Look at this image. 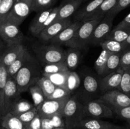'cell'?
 I'll list each match as a JSON object with an SVG mask.
<instances>
[{
	"mask_svg": "<svg viewBox=\"0 0 130 129\" xmlns=\"http://www.w3.org/2000/svg\"><path fill=\"white\" fill-rule=\"evenodd\" d=\"M102 49L111 53H121L126 49L123 42L113 40H104L100 44Z\"/></svg>",
	"mask_w": 130,
	"mask_h": 129,
	"instance_id": "30",
	"label": "cell"
},
{
	"mask_svg": "<svg viewBox=\"0 0 130 129\" xmlns=\"http://www.w3.org/2000/svg\"><path fill=\"white\" fill-rule=\"evenodd\" d=\"M34 51L43 65L64 61L66 51L58 44L36 46L34 48Z\"/></svg>",
	"mask_w": 130,
	"mask_h": 129,
	"instance_id": "4",
	"label": "cell"
},
{
	"mask_svg": "<svg viewBox=\"0 0 130 129\" xmlns=\"http://www.w3.org/2000/svg\"><path fill=\"white\" fill-rule=\"evenodd\" d=\"M130 6V0H118L116 6L112 9L107 15L116 16L119 12Z\"/></svg>",
	"mask_w": 130,
	"mask_h": 129,
	"instance_id": "41",
	"label": "cell"
},
{
	"mask_svg": "<svg viewBox=\"0 0 130 129\" xmlns=\"http://www.w3.org/2000/svg\"><path fill=\"white\" fill-rule=\"evenodd\" d=\"M99 99L111 110L130 106V96L118 89L103 93Z\"/></svg>",
	"mask_w": 130,
	"mask_h": 129,
	"instance_id": "9",
	"label": "cell"
},
{
	"mask_svg": "<svg viewBox=\"0 0 130 129\" xmlns=\"http://www.w3.org/2000/svg\"><path fill=\"white\" fill-rule=\"evenodd\" d=\"M79 48L69 47L65 52L64 61L69 71H75L81 60V51Z\"/></svg>",
	"mask_w": 130,
	"mask_h": 129,
	"instance_id": "22",
	"label": "cell"
},
{
	"mask_svg": "<svg viewBox=\"0 0 130 129\" xmlns=\"http://www.w3.org/2000/svg\"><path fill=\"white\" fill-rule=\"evenodd\" d=\"M19 27L8 22L0 24V38L7 46L23 43L25 37Z\"/></svg>",
	"mask_w": 130,
	"mask_h": 129,
	"instance_id": "8",
	"label": "cell"
},
{
	"mask_svg": "<svg viewBox=\"0 0 130 129\" xmlns=\"http://www.w3.org/2000/svg\"><path fill=\"white\" fill-rule=\"evenodd\" d=\"M32 0H14L12 8L5 22L20 26L32 11Z\"/></svg>",
	"mask_w": 130,
	"mask_h": 129,
	"instance_id": "6",
	"label": "cell"
},
{
	"mask_svg": "<svg viewBox=\"0 0 130 129\" xmlns=\"http://www.w3.org/2000/svg\"><path fill=\"white\" fill-rule=\"evenodd\" d=\"M82 2L79 0H63L62 4L58 6V14L55 22L70 18L77 11Z\"/></svg>",
	"mask_w": 130,
	"mask_h": 129,
	"instance_id": "16",
	"label": "cell"
},
{
	"mask_svg": "<svg viewBox=\"0 0 130 129\" xmlns=\"http://www.w3.org/2000/svg\"><path fill=\"white\" fill-rule=\"evenodd\" d=\"M120 67L123 70L130 67V47L126 49L121 53Z\"/></svg>",
	"mask_w": 130,
	"mask_h": 129,
	"instance_id": "43",
	"label": "cell"
},
{
	"mask_svg": "<svg viewBox=\"0 0 130 129\" xmlns=\"http://www.w3.org/2000/svg\"><path fill=\"white\" fill-rule=\"evenodd\" d=\"M79 1H83L84 0H79Z\"/></svg>",
	"mask_w": 130,
	"mask_h": 129,
	"instance_id": "56",
	"label": "cell"
},
{
	"mask_svg": "<svg viewBox=\"0 0 130 129\" xmlns=\"http://www.w3.org/2000/svg\"><path fill=\"white\" fill-rule=\"evenodd\" d=\"M118 1V0H104L97 10L87 19V20H102L116 6Z\"/></svg>",
	"mask_w": 130,
	"mask_h": 129,
	"instance_id": "24",
	"label": "cell"
},
{
	"mask_svg": "<svg viewBox=\"0 0 130 129\" xmlns=\"http://www.w3.org/2000/svg\"><path fill=\"white\" fill-rule=\"evenodd\" d=\"M114 18L115 16L114 15H107L100 20L93 32L90 44L95 46L100 45V43L105 39V37L112 29Z\"/></svg>",
	"mask_w": 130,
	"mask_h": 129,
	"instance_id": "10",
	"label": "cell"
},
{
	"mask_svg": "<svg viewBox=\"0 0 130 129\" xmlns=\"http://www.w3.org/2000/svg\"><path fill=\"white\" fill-rule=\"evenodd\" d=\"M28 90L30 92L33 100V104L36 108L39 106L46 99L41 89L36 83L32 85Z\"/></svg>",
	"mask_w": 130,
	"mask_h": 129,
	"instance_id": "33",
	"label": "cell"
},
{
	"mask_svg": "<svg viewBox=\"0 0 130 129\" xmlns=\"http://www.w3.org/2000/svg\"><path fill=\"white\" fill-rule=\"evenodd\" d=\"M110 129H127V128H123L122 127V126H118V125H114V126H113V127H112Z\"/></svg>",
	"mask_w": 130,
	"mask_h": 129,
	"instance_id": "49",
	"label": "cell"
},
{
	"mask_svg": "<svg viewBox=\"0 0 130 129\" xmlns=\"http://www.w3.org/2000/svg\"><path fill=\"white\" fill-rule=\"evenodd\" d=\"M82 24V22L80 21H76L75 22L72 23L64 30L60 32L57 36L53 38L50 42L53 44H63L66 46L73 38L74 35Z\"/></svg>",
	"mask_w": 130,
	"mask_h": 129,
	"instance_id": "17",
	"label": "cell"
},
{
	"mask_svg": "<svg viewBox=\"0 0 130 129\" xmlns=\"http://www.w3.org/2000/svg\"><path fill=\"white\" fill-rule=\"evenodd\" d=\"M72 96V94L66 87H56L55 89L48 99L60 100L63 99L70 98Z\"/></svg>",
	"mask_w": 130,
	"mask_h": 129,
	"instance_id": "39",
	"label": "cell"
},
{
	"mask_svg": "<svg viewBox=\"0 0 130 129\" xmlns=\"http://www.w3.org/2000/svg\"><path fill=\"white\" fill-rule=\"evenodd\" d=\"M41 119L39 115H37L29 123L26 125L27 129H41Z\"/></svg>",
	"mask_w": 130,
	"mask_h": 129,
	"instance_id": "45",
	"label": "cell"
},
{
	"mask_svg": "<svg viewBox=\"0 0 130 129\" xmlns=\"http://www.w3.org/2000/svg\"><path fill=\"white\" fill-rule=\"evenodd\" d=\"M1 53H2V49H1V50L0 51V57H1Z\"/></svg>",
	"mask_w": 130,
	"mask_h": 129,
	"instance_id": "53",
	"label": "cell"
},
{
	"mask_svg": "<svg viewBox=\"0 0 130 129\" xmlns=\"http://www.w3.org/2000/svg\"><path fill=\"white\" fill-rule=\"evenodd\" d=\"M130 26V13L124 17V18L119 22L115 28H124Z\"/></svg>",
	"mask_w": 130,
	"mask_h": 129,
	"instance_id": "47",
	"label": "cell"
},
{
	"mask_svg": "<svg viewBox=\"0 0 130 129\" xmlns=\"http://www.w3.org/2000/svg\"><path fill=\"white\" fill-rule=\"evenodd\" d=\"M114 114L125 120H130V106L120 108L112 109Z\"/></svg>",
	"mask_w": 130,
	"mask_h": 129,
	"instance_id": "42",
	"label": "cell"
},
{
	"mask_svg": "<svg viewBox=\"0 0 130 129\" xmlns=\"http://www.w3.org/2000/svg\"><path fill=\"white\" fill-rule=\"evenodd\" d=\"M126 121H127V123H128V126H129V127L130 128V120H126Z\"/></svg>",
	"mask_w": 130,
	"mask_h": 129,
	"instance_id": "51",
	"label": "cell"
},
{
	"mask_svg": "<svg viewBox=\"0 0 130 129\" xmlns=\"http://www.w3.org/2000/svg\"><path fill=\"white\" fill-rule=\"evenodd\" d=\"M40 71L38 63L32 57L14 76L19 91L20 93L25 92L32 85L34 84L40 78Z\"/></svg>",
	"mask_w": 130,
	"mask_h": 129,
	"instance_id": "2",
	"label": "cell"
},
{
	"mask_svg": "<svg viewBox=\"0 0 130 129\" xmlns=\"http://www.w3.org/2000/svg\"><path fill=\"white\" fill-rule=\"evenodd\" d=\"M57 0H32V11L36 13L53 8Z\"/></svg>",
	"mask_w": 130,
	"mask_h": 129,
	"instance_id": "36",
	"label": "cell"
},
{
	"mask_svg": "<svg viewBox=\"0 0 130 129\" xmlns=\"http://www.w3.org/2000/svg\"><path fill=\"white\" fill-rule=\"evenodd\" d=\"M38 115V110L36 107H34L31 110H29L23 113L20 114L19 115H17L18 118L25 124V125H27L28 123L30 122L36 116ZM16 116V115H15Z\"/></svg>",
	"mask_w": 130,
	"mask_h": 129,
	"instance_id": "40",
	"label": "cell"
},
{
	"mask_svg": "<svg viewBox=\"0 0 130 129\" xmlns=\"http://www.w3.org/2000/svg\"><path fill=\"white\" fill-rule=\"evenodd\" d=\"M13 3L14 0H3L0 3V24L6 21Z\"/></svg>",
	"mask_w": 130,
	"mask_h": 129,
	"instance_id": "38",
	"label": "cell"
},
{
	"mask_svg": "<svg viewBox=\"0 0 130 129\" xmlns=\"http://www.w3.org/2000/svg\"><path fill=\"white\" fill-rule=\"evenodd\" d=\"M1 127L5 129H27L26 125L10 112L6 113L1 118Z\"/></svg>",
	"mask_w": 130,
	"mask_h": 129,
	"instance_id": "23",
	"label": "cell"
},
{
	"mask_svg": "<svg viewBox=\"0 0 130 129\" xmlns=\"http://www.w3.org/2000/svg\"><path fill=\"white\" fill-rule=\"evenodd\" d=\"M19 92L14 77H9L6 82L4 92V112L5 115L10 112L14 102L20 98Z\"/></svg>",
	"mask_w": 130,
	"mask_h": 129,
	"instance_id": "12",
	"label": "cell"
},
{
	"mask_svg": "<svg viewBox=\"0 0 130 129\" xmlns=\"http://www.w3.org/2000/svg\"><path fill=\"white\" fill-rule=\"evenodd\" d=\"M114 124L101 119L85 118L81 120L76 128L77 129H110Z\"/></svg>",
	"mask_w": 130,
	"mask_h": 129,
	"instance_id": "18",
	"label": "cell"
},
{
	"mask_svg": "<svg viewBox=\"0 0 130 129\" xmlns=\"http://www.w3.org/2000/svg\"><path fill=\"white\" fill-rule=\"evenodd\" d=\"M104 0H91L87 5L80 9L75 14L76 21L85 22L94 13Z\"/></svg>",
	"mask_w": 130,
	"mask_h": 129,
	"instance_id": "20",
	"label": "cell"
},
{
	"mask_svg": "<svg viewBox=\"0 0 130 129\" xmlns=\"http://www.w3.org/2000/svg\"><path fill=\"white\" fill-rule=\"evenodd\" d=\"M71 24H72V22L70 18L55 22L49 26L43 29L39 34L38 37L41 41L43 42H48Z\"/></svg>",
	"mask_w": 130,
	"mask_h": 129,
	"instance_id": "14",
	"label": "cell"
},
{
	"mask_svg": "<svg viewBox=\"0 0 130 129\" xmlns=\"http://www.w3.org/2000/svg\"><path fill=\"white\" fill-rule=\"evenodd\" d=\"M53 8V7L37 13L36 16L34 18L29 27V30L32 35L36 37L39 35L41 32L43 30L44 23Z\"/></svg>",
	"mask_w": 130,
	"mask_h": 129,
	"instance_id": "19",
	"label": "cell"
},
{
	"mask_svg": "<svg viewBox=\"0 0 130 129\" xmlns=\"http://www.w3.org/2000/svg\"><path fill=\"white\" fill-rule=\"evenodd\" d=\"M63 129H66V128H63Z\"/></svg>",
	"mask_w": 130,
	"mask_h": 129,
	"instance_id": "57",
	"label": "cell"
},
{
	"mask_svg": "<svg viewBox=\"0 0 130 129\" xmlns=\"http://www.w3.org/2000/svg\"><path fill=\"white\" fill-rule=\"evenodd\" d=\"M3 1V0H0V3H1V1Z\"/></svg>",
	"mask_w": 130,
	"mask_h": 129,
	"instance_id": "55",
	"label": "cell"
},
{
	"mask_svg": "<svg viewBox=\"0 0 130 129\" xmlns=\"http://www.w3.org/2000/svg\"><path fill=\"white\" fill-rule=\"evenodd\" d=\"M64 127H62V128H53V129H63Z\"/></svg>",
	"mask_w": 130,
	"mask_h": 129,
	"instance_id": "52",
	"label": "cell"
},
{
	"mask_svg": "<svg viewBox=\"0 0 130 129\" xmlns=\"http://www.w3.org/2000/svg\"><path fill=\"white\" fill-rule=\"evenodd\" d=\"M2 48H3V43H2V42H1V38H0V51L2 49Z\"/></svg>",
	"mask_w": 130,
	"mask_h": 129,
	"instance_id": "50",
	"label": "cell"
},
{
	"mask_svg": "<svg viewBox=\"0 0 130 129\" xmlns=\"http://www.w3.org/2000/svg\"><path fill=\"white\" fill-rule=\"evenodd\" d=\"M52 121L48 118H42L41 119V129H53Z\"/></svg>",
	"mask_w": 130,
	"mask_h": 129,
	"instance_id": "46",
	"label": "cell"
},
{
	"mask_svg": "<svg viewBox=\"0 0 130 129\" xmlns=\"http://www.w3.org/2000/svg\"><path fill=\"white\" fill-rule=\"evenodd\" d=\"M31 54L26 48L24 49L19 56L6 68L8 76L9 77H13L15 75L18 71L32 58Z\"/></svg>",
	"mask_w": 130,
	"mask_h": 129,
	"instance_id": "21",
	"label": "cell"
},
{
	"mask_svg": "<svg viewBox=\"0 0 130 129\" xmlns=\"http://www.w3.org/2000/svg\"><path fill=\"white\" fill-rule=\"evenodd\" d=\"M62 115L66 129L76 128L79 123L85 118L83 104L79 101L75 94L67 101Z\"/></svg>",
	"mask_w": 130,
	"mask_h": 129,
	"instance_id": "3",
	"label": "cell"
},
{
	"mask_svg": "<svg viewBox=\"0 0 130 129\" xmlns=\"http://www.w3.org/2000/svg\"><path fill=\"white\" fill-rule=\"evenodd\" d=\"M67 71L69 70L65 61H59L43 65V70H42V75L43 76H44L46 75L60 73V72H67Z\"/></svg>",
	"mask_w": 130,
	"mask_h": 129,
	"instance_id": "29",
	"label": "cell"
},
{
	"mask_svg": "<svg viewBox=\"0 0 130 129\" xmlns=\"http://www.w3.org/2000/svg\"><path fill=\"white\" fill-rule=\"evenodd\" d=\"M110 53H109L107 51L103 49L94 63V67H95L96 74L100 78L104 77L105 69H106L107 61L108 57Z\"/></svg>",
	"mask_w": 130,
	"mask_h": 129,
	"instance_id": "28",
	"label": "cell"
},
{
	"mask_svg": "<svg viewBox=\"0 0 130 129\" xmlns=\"http://www.w3.org/2000/svg\"><path fill=\"white\" fill-rule=\"evenodd\" d=\"M54 128H65V122L62 113L57 114L50 118Z\"/></svg>",
	"mask_w": 130,
	"mask_h": 129,
	"instance_id": "44",
	"label": "cell"
},
{
	"mask_svg": "<svg viewBox=\"0 0 130 129\" xmlns=\"http://www.w3.org/2000/svg\"><path fill=\"white\" fill-rule=\"evenodd\" d=\"M69 71L60 73H53V74L46 75V76L50 79V80L56 86V87H66V81Z\"/></svg>",
	"mask_w": 130,
	"mask_h": 129,
	"instance_id": "35",
	"label": "cell"
},
{
	"mask_svg": "<svg viewBox=\"0 0 130 129\" xmlns=\"http://www.w3.org/2000/svg\"><path fill=\"white\" fill-rule=\"evenodd\" d=\"M69 98L60 100L46 99L39 106L36 108L38 115L41 118H50L53 115L62 113L66 102Z\"/></svg>",
	"mask_w": 130,
	"mask_h": 129,
	"instance_id": "11",
	"label": "cell"
},
{
	"mask_svg": "<svg viewBox=\"0 0 130 129\" xmlns=\"http://www.w3.org/2000/svg\"><path fill=\"white\" fill-rule=\"evenodd\" d=\"M35 106H34L33 103H31L29 101L24 99L19 98L12 105L10 112L17 116L31 110Z\"/></svg>",
	"mask_w": 130,
	"mask_h": 129,
	"instance_id": "27",
	"label": "cell"
},
{
	"mask_svg": "<svg viewBox=\"0 0 130 129\" xmlns=\"http://www.w3.org/2000/svg\"><path fill=\"white\" fill-rule=\"evenodd\" d=\"M101 20H90L83 22V24L66 46L71 48L84 49L90 44V39L95 27Z\"/></svg>",
	"mask_w": 130,
	"mask_h": 129,
	"instance_id": "5",
	"label": "cell"
},
{
	"mask_svg": "<svg viewBox=\"0 0 130 129\" xmlns=\"http://www.w3.org/2000/svg\"><path fill=\"white\" fill-rule=\"evenodd\" d=\"M100 77L92 72H85L80 77V85L75 94L81 103L99 99L102 95Z\"/></svg>",
	"mask_w": 130,
	"mask_h": 129,
	"instance_id": "1",
	"label": "cell"
},
{
	"mask_svg": "<svg viewBox=\"0 0 130 129\" xmlns=\"http://www.w3.org/2000/svg\"><path fill=\"white\" fill-rule=\"evenodd\" d=\"M121 53H110L109 54L107 61L106 69H105L104 76L107 75L109 73L116 70L118 68L120 67Z\"/></svg>",
	"mask_w": 130,
	"mask_h": 129,
	"instance_id": "32",
	"label": "cell"
},
{
	"mask_svg": "<svg viewBox=\"0 0 130 129\" xmlns=\"http://www.w3.org/2000/svg\"><path fill=\"white\" fill-rule=\"evenodd\" d=\"M0 129H5V128H2V127H1V126H0Z\"/></svg>",
	"mask_w": 130,
	"mask_h": 129,
	"instance_id": "54",
	"label": "cell"
},
{
	"mask_svg": "<svg viewBox=\"0 0 130 129\" xmlns=\"http://www.w3.org/2000/svg\"><path fill=\"white\" fill-rule=\"evenodd\" d=\"M118 90L130 96V67L124 70L120 85Z\"/></svg>",
	"mask_w": 130,
	"mask_h": 129,
	"instance_id": "37",
	"label": "cell"
},
{
	"mask_svg": "<svg viewBox=\"0 0 130 129\" xmlns=\"http://www.w3.org/2000/svg\"><path fill=\"white\" fill-rule=\"evenodd\" d=\"M8 78L6 68L0 63V119L5 115L4 112V92Z\"/></svg>",
	"mask_w": 130,
	"mask_h": 129,
	"instance_id": "26",
	"label": "cell"
},
{
	"mask_svg": "<svg viewBox=\"0 0 130 129\" xmlns=\"http://www.w3.org/2000/svg\"><path fill=\"white\" fill-rule=\"evenodd\" d=\"M83 104L85 118H110L114 115L112 110L99 99L87 101Z\"/></svg>",
	"mask_w": 130,
	"mask_h": 129,
	"instance_id": "7",
	"label": "cell"
},
{
	"mask_svg": "<svg viewBox=\"0 0 130 129\" xmlns=\"http://www.w3.org/2000/svg\"><path fill=\"white\" fill-rule=\"evenodd\" d=\"M36 83L41 89L46 99L49 97V96L52 94L56 88V86L46 76L41 77L37 81Z\"/></svg>",
	"mask_w": 130,
	"mask_h": 129,
	"instance_id": "34",
	"label": "cell"
},
{
	"mask_svg": "<svg viewBox=\"0 0 130 129\" xmlns=\"http://www.w3.org/2000/svg\"><path fill=\"white\" fill-rule=\"evenodd\" d=\"M25 48L23 43L7 46L6 49L1 53L0 63L7 68L19 56Z\"/></svg>",
	"mask_w": 130,
	"mask_h": 129,
	"instance_id": "15",
	"label": "cell"
},
{
	"mask_svg": "<svg viewBox=\"0 0 130 129\" xmlns=\"http://www.w3.org/2000/svg\"><path fill=\"white\" fill-rule=\"evenodd\" d=\"M129 35L130 26L124 28H114L110 30L104 40H113L119 42H124Z\"/></svg>",
	"mask_w": 130,
	"mask_h": 129,
	"instance_id": "25",
	"label": "cell"
},
{
	"mask_svg": "<svg viewBox=\"0 0 130 129\" xmlns=\"http://www.w3.org/2000/svg\"><path fill=\"white\" fill-rule=\"evenodd\" d=\"M124 70L119 67L116 70L102 77L100 79V89L101 93L118 89L120 85Z\"/></svg>",
	"mask_w": 130,
	"mask_h": 129,
	"instance_id": "13",
	"label": "cell"
},
{
	"mask_svg": "<svg viewBox=\"0 0 130 129\" xmlns=\"http://www.w3.org/2000/svg\"><path fill=\"white\" fill-rule=\"evenodd\" d=\"M80 85V76L75 71H69L66 81V88L72 94L76 93Z\"/></svg>",
	"mask_w": 130,
	"mask_h": 129,
	"instance_id": "31",
	"label": "cell"
},
{
	"mask_svg": "<svg viewBox=\"0 0 130 129\" xmlns=\"http://www.w3.org/2000/svg\"><path fill=\"white\" fill-rule=\"evenodd\" d=\"M123 44H124L126 49H127L128 48H129L130 47V35L128 36V37L127 38L126 40L123 42Z\"/></svg>",
	"mask_w": 130,
	"mask_h": 129,
	"instance_id": "48",
	"label": "cell"
}]
</instances>
